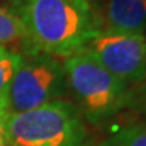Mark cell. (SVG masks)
I'll return each mask as SVG.
<instances>
[{"label":"cell","mask_w":146,"mask_h":146,"mask_svg":"<svg viewBox=\"0 0 146 146\" xmlns=\"http://www.w3.org/2000/svg\"><path fill=\"white\" fill-rule=\"evenodd\" d=\"M64 69L68 85L91 123H102L127 106L130 87L98 62L88 53L66 58Z\"/></svg>","instance_id":"3957f363"},{"label":"cell","mask_w":146,"mask_h":146,"mask_svg":"<svg viewBox=\"0 0 146 146\" xmlns=\"http://www.w3.org/2000/svg\"><path fill=\"white\" fill-rule=\"evenodd\" d=\"M99 146H146V126H127L107 137Z\"/></svg>","instance_id":"9c48e42d"},{"label":"cell","mask_w":146,"mask_h":146,"mask_svg":"<svg viewBox=\"0 0 146 146\" xmlns=\"http://www.w3.org/2000/svg\"><path fill=\"white\" fill-rule=\"evenodd\" d=\"M104 33L143 34L146 30V0H106Z\"/></svg>","instance_id":"8992f818"},{"label":"cell","mask_w":146,"mask_h":146,"mask_svg":"<svg viewBox=\"0 0 146 146\" xmlns=\"http://www.w3.org/2000/svg\"><path fill=\"white\" fill-rule=\"evenodd\" d=\"M126 107L133 108L137 114L146 119V81L142 83L138 88L130 89V95H129Z\"/></svg>","instance_id":"30bf717a"},{"label":"cell","mask_w":146,"mask_h":146,"mask_svg":"<svg viewBox=\"0 0 146 146\" xmlns=\"http://www.w3.org/2000/svg\"><path fill=\"white\" fill-rule=\"evenodd\" d=\"M107 70L127 84L146 80V36L102 31L91 39L85 50Z\"/></svg>","instance_id":"5b68a950"},{"label":"cell","mask_w":146,"mask_h":146,"mask_svg":"<svg viewBox=\"0 0 146 146\" xmlns=\"http://www.w3.org/2000/svg\"><path fill=\"white\" fill-rule=\"evenodd\" d=\"M68 87L65 69L56 58L27 49L22 54L8 91L7 114L30 111L62 99Z\"/></svg>","instance_id":"277c9868"},{"label":"cell","mask_w":146,"mask_h":146,"mask_svg":"<svg viewBox=\"0 0 146 146\" xmlns=\"http://www.w3.org/2000/svg\"><path fill=\"white\" fill-rule=\"evenodd\" d=\"M4 130L10 146H87L88 130L77 106L54 100L30 111L7 114Z\"/></svg>","instance_id":"7a4b0ae2"},{"label":"cell","mask_w":146,"mask_h":146,"mask_svg":"<svg viewBox=\"0 0 146 146\" xmlns=\"http://www.w3.org/2000/svg\"><path fill=\"white\" fill-rule=\"evenodd\" d=\"M33 49L52 57H72L102 33V19L88 0H12Z\"/></svg>","instance_id":"6da1fadb"},{"label":"cell","mask_w":146,"mask_h":146,"mask_svg":"<svg viewBox=\"0 0 146 146\" xmlns=\"http://www.w3.org/2000/svg\"><path fill=\"white\" fill-rule=\"evenodd\" d=\"M18 41L29 42L26 27L15 12L0 5V45L5 46V43Z\"/></svg>","instance_id":"ba28073f"},{"label":"cell","mask_w":146,"mask_h":146,"mask_svg":"<svg viewBox=\"0 0 146 146\" xmlns=\"http://www.w3.org/2000/svg\"><path fill=\"white\" fill-rule=\"evenodd\" d=\"M4 118H5V114L0 112V126H3V127H4Z\"/></svg>","instance_id":"7c38bea8"},{"label":"cell","mask_w":146,"mask_h":146,"mask_svg":"<svg viewBox=\"0 0 146 146\" xmlns=\"http://www.w3.org/2000/svg\"><path fill=\"white\" fill-rule=\"evenodd\" d=\"M0 146H10L8 145V139H7V134L3 126H0Z\"/></svg>","instance_id":"8fae6325"},{"label":"cell","mask_w":146,"mask_h":146,"mask_svg":"<svg viewBox=\"0 0 146 146\" xmlns=\"http://www.w3.org/2000/svg\"><path fill=\"white\" fill-rule=\"evenodd\" d=\"M3 1H8V3L11 4V1H12V0H3Z\"/></svg>","instance_id":"4fadbf2b"},{"label":"cell","mask_w":146,"mask_h":146,"mask_svg":"<svg viewBox=\"0 0 146 146\" xmlns=\"http://www.w3.org/2000/svg\"><path fill=\"white\" fill-rule=\"evenodd\" d=\"M21 57V53L12 52L4 45H0V112L5 115H7L8 91L16 69L19 66Z\"/></svg>","instance_id":"52a82bcc"}]
</instances>
